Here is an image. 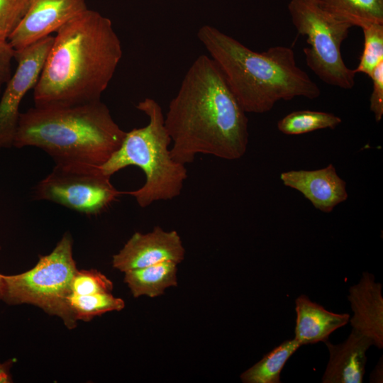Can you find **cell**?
<instances>
[{
	"label": "cell",
	"instance_id": "cell-1",
	"mask_svg": "<svg viewBox=\"0 0 383 383\" xmlns=\"http://www.w3.org/2000/svg\"><path fill=\"white\" fill-rule=\"evenodd\" d=\"M172 159L186 165L196 155L241 158L248 144V120L216 62L199 55L186 72L165 116Z\"/></svg>",
	"mask_w": 383,
	"mask_h": 383
},
{
	"label": "cell",
	"instance_id": "cell-2",
	"mask_svg": "<svg viewBox=\"0 0 383 383\" xmlns=\"http://www.w3.org/2000/svg\"><path fill=\"white\" fill-rule=\"evenodd\" d=\"M56 33L33 88L35 107H70L101 100L123 55L111 21L87 9Z\"/></svg>",
	"mask_w": 383,
	"mask_h": 383
},
{
	"label": "cell",
	"instance_id": "cell-3",
	"mask_svg": "<svg viewBox=\"0 0 383 383\" xmlns=\"http://www.w3.org/2000/svg\"><path fill=\"white\" fill-rule=\"evenodd\" d=\"M197 38L245 113H263L280 100L314 99L321 94L318 86L297 66L291 48L255 52L210 25L202 26Z\"/></svg>",
	"mask_w": 383,
	"mask_h": 383
},
{
	"label": "cell",
	"instance_id": "cell-4",
	"mask_svg": "<svg viewBox=\"0 0 383 383\" xmlns=\"http://www.w3.org/2000/svg\"><path fill=\"white\" fill-rule=\"evenodd\" d=\"M126 133L101 100L70 107H34L20 113L13 147L39 148L55 164L101 167Z\"/></svg>",
	"mask_w": 383,
	"mask_h": 383
},
{
	"label": "cell",
	"instance_id": "cell-5",
	"mask_svg": "<svg viewBox=\"0 0 383 383\" xmlns=\"http://www.w3.org/2000/svg\"><path fill=\"white\" fill-rule=\"evenodd\" d=\"M135 107L148 117V123L126 132L120 147L101 168L110 177L128 166L140 168L145 176L144 184L126 193L145 208L155 201L178 196L187 178V170L184 165L177 162L171 156L169 146L172 140L158 102L145 98Z\"/></svg>",
	"mask_w": 383,
	"mask_h": 383
},
{
	"label": "cell",
	"instance_id": "cell-6",
	"mask_svg": "<svg viewBox=\"0 0 383 383\" xmlns=\"http://www.w3.org/2000/svg\"><path fill=\"white\" fill-rule=\"evenodd\" d=\"M72 245L71 235L66 233L50 253L40 256L32 269L18 274H4L1 301L9 306L33 305L61 318L68 329H74L77 321L70 309L69 297L77 268Z\"/></svg>",
	"mask_w": 383,
	"mask_h": 383
},
{
	"label": "cell",
	"instance_id": "cell-7",
	"mask_svg": "<svg viewBox=\"0 0 383 383\" xmlns=\"http://www.w3.org/2000/svg\"><path fill=\"white\" fill-rule=\"evenodd\" d=\"M288 10L296 30L306 38L307 66L325 83L353 89L356 73L346 66L340 51L353 26L323 8L318 0H291Z\"/></svg>",
	"mask_w": 383,
	"mask_h": 383
},
{
	"label": "cell",
	"instance_id": "cell-8",
	"mask_svg": "<svg viewBox=\"0 0 383 383\" xmlns=\"http://www.w3.org/2000/svg\"><path fill=\"white\" fill-rule=\"evenodd\" d=\"M101 167L83 163H57L33 190L37 200L50 201L87 215L100 213L121 192Z\"/></svg>",
	"mask_w": 383,
	"mask_h": 383
},
{
	"label": "cell",
	"instance_id": "cell-9",
	"mask_svg": "<svg viewBox=\"0 0 383 383\" xmlns=\"http://www.w3.org/2000/svg\"><path fill=\"white\" fill-rule=\"evenodd\" d=\"M54 37L48 35L20 50H15L18 65L15 73L6 84L0 99V149L13 147L20 104L35 86Z\"/></svg>",
	"mask_w": 383,
	"mask_h": 383
},
{
	"label": "cell",
	"instance_id": "cell-10",
	"mask_svg": "<svg viewBox=\"0 0 383 383\" xmlns=\"http://www.w3.org/2000/svg\"><path fill=\"white\" fill-rule=\"evenodd\" d=\"M184 255L185 249L178 233L155 226L147 233H134L113 256L112 265L126 272L166 261L179 264Z\"/></svg>",
	"mask_w": 383,
	"mask_h": 383
},
{
	"label": "cell",
	"instance_id": "cell-11",
	"mask_svg": "<svg viewBox=\"0 0 383 383\" xmlns=\"http://www.w3.org/2000/svg\"><path fill=\"white\" fill-rule=\"evenodd\" d=\"M86 9L85 0H30L26 13L8 41L15 50H22L57 32Z\"/></svg>",
	"mask_w": 383,
	"mask_h": 383
},
{
	"label": "cell",
	"instance_id": "cell-12",
	"mask_svg": "<svg viewBox=\"0 0 383 383\" xmlns=\"http://www.w3.org/2000/svg\"><path fill=\"white\" fill-rule=\"evenodd\" d=\"M279 177L284 186L299 192L316 209L324 213L331 212L348 198L346 182L333 164L313 170L283 172Z\"/></svg>",
	"mask_w": 383,
	"mask_h": 383
},
{
	"label": "cell",
	"instance_id": "cell-13",
	"mask_svg": "<svg viewBox=\"0 0 383 383\" xmlns=\"http://www.w3.org/2000/svg\"><path fill=\"white\" fill-rule=\"evenodd\" d=\"M348 301L353 316L352 329L368 337L373 345L383 348V297L382 284L372 274L364 272L360 282L349 289Z\"/></svg>",
	"mask_w": 383,
	"mask_h": 383
},
{
	"label": "cell",
	"instance_id": "cell-14",
	"mask_svg": "<svg viewBox=\"0 0 383 383\" xmlns=\"http://www.w3.org/2000/svg\"><path fill=\"white\" fill-rule=\"evenodd\" d=\"M329 360L322 377L323 383H362L365 372L366 352L373 345L367 336L352 329L342 343L324 342Z\"/></svg>",
	"mask_w": 383,
	"mask_h": 383
},
{
	"label": "cell",
	"instance_id": "cell-15",
	"mask_svg": "<svg viewBox=\"0 0 383 383\" xmlns=\"http://www.w3.org/2000/svg\"><path fill=\"white\" fill-rule=\"evenodd\" d=\"M296 313L294 339L302 346L328 340L330 335L350 321L349 313L326 310L301 294L295 300Z\"/></svg>",
	"mask_w": 383,
	"mask_h": 383
},
{
	"label": "cell",
	"instance_id": "cell-16",
	"mask_svg": "<svg viewBox=\"0 0 383 383\" xmlns=\"http://www.w3.org/2000/svg\"><path fill=\"white\" fill-rule=\"evenodd\" d=\"M177 263L166 261L124 272V282L135 298H154L177 284Z\"/></svg>",
	"mask_w": 383,
	"mask_h": 383
},
{
	"label": "cell",
	"instance_id": "cell-17",
	"mask_svg": "<svg viewBox=\"0 0 383 383\" xmlns=\"http://www.w3.org/2000/svg\"><path fill=\"white\" fill-rule=\"evenodd\" d=\"M326 10L353 26L383 23V0H318Z\"/></svg>",
	"mask_w": 383,
	"mask_h": 383
},
{
	"label": "cell",
	"instance_id": "cell-18",
	"mask_svg": "<svg viewBox=\"0 0 383 383\" xmlns=\"http://www.w3.org/2000/svg\"><path fill=\"white\" fill-rule=\"evenodd\" d=\"M300 345L287 340L267 353L259 362L245 371L240 379L245 383H279L280 373Z\"/></svg>",
	"mask_w": 383,
	"mask_h": 383
},
{
	"label": "cell",
	"instance_id": "cell-19",
	"mask_svg": "<svg viewBox=\"0 0 383 383\" xmlns=\"http://www.w3.org/2000/svg\"><path fill=\"white\" fill-rule=\"evenodd\" d=\"M342 122L327 112L301 110L293 111L277 122L278 130L286 135H301L321 129H334Z\"/></svg>",
	"mask_w": 383,
	"mask_h": 383
},
{
	"label": "cell",
	"instance_id": "cell-20",
	"mask_svg": "<svg viewBox=\"0 0 383 383\" xmlns=\"http://www.w3.org/2000/svg\"><path fill=\"white\" fill-rule=\"evenodd\" d=\"M69 304L77 321H89L94 317L110 311H119L125 307L124 301L111 292L89 295L71 294Z\"/></svg>",
	"mask_w": 383,
	"mask_h": 383
},
{
	"label": "cell",
	"instance_id": "cell-21",
	"mask_svg": "<svg viewBox=\"0 0 383 383\" xmlns=\"http://www.w3.org/2000/svg\"><path fill=\"white\" fill-rule=\"evenodd\" d=\"M364 48L355 72L370 77L374 68L383 62V23H370L362 28Z\"/></svg>",
	"mask_w": 383,
	"mask_h": 383
},
{
	"label": "cell",
	"instance_id": "cell-22",
	"mask_svg": "<svg viewBox=\"0 0 383 383\" xmlns=\"http://www.w3.org/2000/svg\"><path fill=\"white\" fill-rule=\"evenodd\" d=\"M71 290L76 295L111 292L113 282L96 270H77L71 283Z\"/></svg>",
	"mask_w": 383,
	"mask_h": 383
},
{
	"label": "cell",
	"instance_id": "cell-23",
	"mask_svg": "<svg viewBox=\"0 0 383 383\" xmlns=\"http://www.w3.org/2000/svg\"><path fill=\"white\" fill-rule=\"evenodd\" d=\"M30 0H0V40H8L29 7Z\"/></svg>",
	"mask_w": 383,
	"mask_h": 383
},
{
	"label": "cell",
	"instance_id": "cell-24",
	"mask_svg": "<svg viewBox=\"0 0 383 383\" xmlns=\"http://www.w3.org/2000/svg\"><path fill=\"white\" fill-rule=\"evenodd\" d=\"M370 77L373 84L370 99V109L373 113L376 122H379L383 116V62L374 68Z\"/></svg>",
	"mask_w": 383,
	"mask_h": 383
},
{
	"label": "cell",
	"instance_id": "cell-25",
	"mask_svg": "<svg viewBox=\"0 0 383 383\" xmlns=\"http://www.w3.org/2000/svg\"><path fill=\"white\" fill-rule=\"evenodd\" d=\"M15 52L8 40H0V95L2 86L11 77V61L14 59Z\"/></svg>",
	"mask_w": 383,
	"mask_h": 383
},
{
	"label": "cell",
	"instance_id": "cell-26",
	"mask_svg": "<svg viewBox=\"0 0 383 383\" xmlns=\"http://www.w3.org/2000/svg\"><path fill=\"white\" fill-rule=\"evenodd\" d=\"M15 362L13 358L0 362V383H11L13 382L11 369Z\"/></svg>",
	"mask_w": 383,
	"mask_h": 383
},
{
	"label": "cell",
	"instance_id": "cell-27",
	"mask_svg": "<svg viewBox=\"0 0 383 383\" xmlns=\"http://www.w3.org/2000/svg\"><path fill=\"white\" fill-rule=\"evenodd\" d=\"M1 247L0 245V250ZM4 290V274L0 273V301H1Z\"/></svg>",
	"mask_w": 383,
	"mask_h": 383
}]
</instances>
